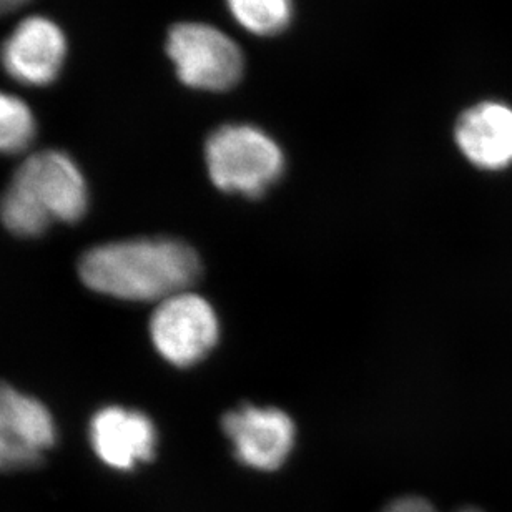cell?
Returning a JSON list of instances; mask_svg holds the SVG:
<instances>
[{
    "label": "cell",
    "mask_w": 512,
    "mask_h": 512,
    "mask_svg": "<svg viewBox=\"0 0 512 512\" xmlns=\"http://www.w3.org/2000/svg\"><path fill=\"white\" fill-rule=\"evenodd\" d=\"M202 273L190 245L175 238H132L90 248L79 261L87 288L125 301H160L183 291Z\"/></svg>",
    "instance_id": "obj_1"
},
{
    "label": "cell",
    "mask_w": 512,
    "mask_h": 512,
    "mask_svg": "<svg viewBox=\"0 0 512 512\" xmlns=\"http://www.w3.org/2000/svg\"><path fill=\"white\" fill-rule=\"evenodd\" d=\"M89 208V188L74 158L44 150L25 158L0 197V220L17 237H39L55 222L77 223Z\"/></svg>",
    "instance_id": "obj_2"
},
{
    "label": "cell",
    "mask_w": 512,
    "mask_h": 512,
    "mask_svg": "<svg viewBox=\"0 0 512 512\" xmlns=\"http://www.w3.org/2000/svg\"><path fill=\"white\" fill-rule=\"evenodd\" d=\"M208 175L223 192L260 197L285 170L278 143L252 125H225L205 145Z\"/></svg>",
    "instance_id": "obj_3"
},
{
    "label": "cell",
    "mask_w": 512,
    "mask_h": 512,
    "mask_svg": "<svg viewBox=\"0 0 512 512\" xmlns=\"http://www.w3.org/2000/svg\"><path fill=\"white\" fill-rule=\"evenodd\" d=\"M167 54L178 79L192 89H232L245 69L240 47L222 30L198 22L173 25L168 32Z\"/></svg>",
    "instance_id": "obj_4"
},
{
    "label": "cell",
    "mask_w": 512,
    "mask_h": 512,
    "mask_svg": "<svg viewBox=\"0 0 512 512\" xmlns=\"http://www.w3.org/2000/svg\"><path fill=\"white\" fill-rule=\"evenodd\" d=\"M220 323L213 306L192 291L160 301L150 318L158 355L178 368L197 365L217 346Z\"/></svg>",
    "instance_id": "obj_5"
},
{
    "label": "cell",
    "mask_w": 512,
    "mask_h": 512,
    "mask_svg": "<svg viewBox=\"0 0 512 512\" xmlns=\"http://www.w3.org/2000/svg\"><path fill=\"white\" fill-rule=\"evenodd\" d=\"M55 441L57 428L47 406L0 383V471L34 468Z\"/></svg>",
    "instance_id": "obj_6"
},
{
    "label": "cell",
    "mask_w": 512,
    "mask_h": 512,
    "mask_svg": "<svg viewBox=\"0 0 512 512\" xmlns=\"http://www.w3.org/2000/svg\"><path fill=\"white\" fill-rule=\"evenodd\" d=\"M67 57L64 30L44 15L15 25L0 47L5 74L27 87H45L57 80Z\"/></svg>",
    "instance_id": "obj_7"
},
{
    "label": "cell",
    "mask_w": 512,
    "mask_h": 512,
    "mask_svg": "<svg viewBox=\"0 0 512 512\" xmlns=\"http://www.w3.org/2000/svg\"><path fill=\"white\" fill-rule=\"evenodd\" d=\"M222 424L235 456L248 468L278 469L295 446V424L280 409L245 404L225 414Z\"/></svg>",
    "instance_id": "obj_8"
},
{
    "label": "cell",
    "mask_w": 512,
    "mask_h": 512,
    "mask_svg": "<svg viewBox=\"0 0 512 512\" xmlns=\"http://www.w3.org/2000/svg\"><path fill=\"white\" fill-rule=\"evenodd\" d=\"M90 446L109 468L132 471L155 456L157 429L147 414L122 406H105L90 419Z\"/></svg>",
    "instance_id": "obj_9"
},
{
    "label": "cell",
    "mask_w": 512,
    "mask_h": 512,
    "mask_svg": "<svg viewBox=\"0 0 512 512\" xmlns=\"http://www.w3.org/2000/svg\"><path fill=\"white\" fill-rule=\"evenodd\" d=\"M456 143L464 157L484 170H501L512 163V109L483 102L466 110L456 124Z\"/></svg>",
    "instance_id": "obj_10"
},
{
    "label": "cell",
    "mask_w": 512,
    "mask_h": 512,
    "mask_svg": "<svg viewBox=\"0 0 512 512\" xmlns=\"http://www.w3.org/2000/svg\"><path fill=\"white\" fill-rule=\"evenodd\" d=\"M37 132L34 112L17 95L0 90V153L15 155L34 142Z\"/></svg>",
    "instance_id": "obj_11"
},
{
    "label": "cell",
    "mask_w": 512,
    "mask_h": 512,
    "mask_svg": "<svg viewBox=\"0 0 512 512\" xmlns=\"http://www.w3.org/2000/svg\"><path fill=\"white\" fill-rule=\"evenodd\" d=\"M243 29L255 35L280 34L291 20V0H227Z\"/></svg>",
    "instance_id": "obj_12"
},
{
    "label": "cell",
    "mask_w": 512,
    "mask_h": 512,
    "mask_svg": "<svg viewBox=\"0 0 512 512\" xmlns=\"http://www.w3.org/2000/svg\"><path fill=\"white\" fill-rule=\"evenodd\" d=\"M383 512H438L436 509L421 498H401L384 508ZM459 512H483L479 509H463Z\"/></svg>",
    "instance_id": "obj_13"
},
{
    "label": "cell",
    "mask_w": 512,
    "mask_h": 512,
    "mask_svg": "<svg viewBox=\"0 0 512 512\" xmlns=\"http://www.w3.org/2000/svg\"><path fill=\"white\" fill-rule=\"evenodd\" d=\"M29 0H0V15L9 14L27 4Z\"/></svg>",
    "instance_id": "obj_14"
}]
</instances>
